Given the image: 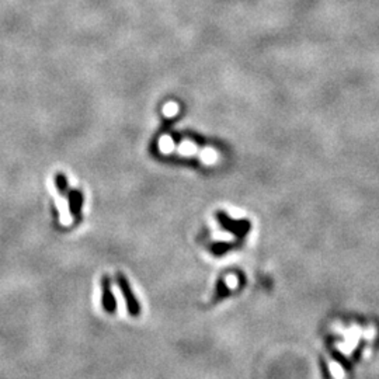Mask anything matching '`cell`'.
<instances>
[{
  "instance_id": "cell-1",
  "label": "cell",
  "mask_w": 379,
  "mask_h": 379,
  "mask_svg": "<svg viewBox=\"0 0 379 379\" xmlns=\"http://www.w3.org/2000/svg\"><path fill=\"white\" fill-rule=\"evenodd\" d=\"M217 218L219 221L221 226L224 228L226 232H229L232 235H235L239 239L244 237L249 232H250L251 225L247 219H240V221H236L233 218H230L228 214H225L222 211L217 212Z\"/></svg>"
},
{
  "instance_id": "cell-2",
  "label": "cell",
  "mask_w": 379,
  "mask_h": 379,
  "mask_svg": "<svg viewBox=\"0 0 379 379\" xmlns=\"http://www.w3.org/2000/svg\"><path fill=\"white\" fill-rule=\"evenodd\" d=\"M117 281H118V285H120V290H121L122 295H124V299L127 302V309H128L129 315L131 316H139L141 313V305L138 302V299L134 295V292L131 290V285H129L128 279L125 278L124 274H118L117 275Z\"/></svg>"
},
{
  "instance_id": "cell-3",
  "label": "cell",
  "mask_w": 379,
  "mask_h": 379,
  "mask_svg": "<svg viewBox=\"0 0 379 379\" xmlns=\"http://www.w3.org/2000/svg\"><path fill=\"white\" fill-rule=\"evenodd\" d=\"M103 306L109 313H114L117 309V302H115L114 294L111 291L109 277L103 278Z\"/></svg>"
},
{
  "instance_id": "cell-4",
  "label": "cell",
  "mask_w": 379,
  "mask_h": 379,
  "mask_svg": "<svg viewBox=\"0 0 379 379\" xmlns=\"http://www.w3.org/2000/svg\"><path fill=\"white\" fill-rule=\"evenodd\" d=\"M230 294V290L228 284H226V281H225L224 278H221L219 281H218L217 284V291H215V297H214V301L218 302V301H221V299H224L225 297H228Z\"/></svg>"
},
{
  "instance_id": "cell-5",
  "label": "cell",
  "mask_w": 379,
  "mask_h": 379,
  "mask_svg": "<svg viewBox=\"0 0 379 379\" xmlns=\"http://www.w3.org/2000/svg\"><path fill=\"white\" fill-rule=\"evenodd\" d=\"M230 247H233V244L219 242V243H215L211 246V251H212V254H215V256H222L224 253H226V251L229 250Z\"/></svg>"
},
{
  "instance_id": "cell-6",
  "label": "cell",
  "mask_w": 379,
  "mask_h": 379,
  "mask_svg": "<svg viewBox=\"0 0 379 379\" xmlns=\"http://www.w3.org/2000/svg\"><path fill=\"white\" fill-rule=\"evenodd\" d=\"M70 196H72V198H70L72 200V211H73L76 217L80 218V194L79 193H72Z\"/></svg>"
}]
</instances>
